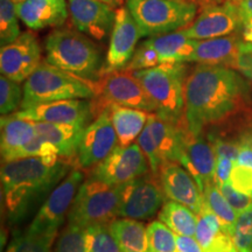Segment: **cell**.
<instances>
[{
  "instance_id": "cell-1",
  "label": "cell",
  "mask_w": 252,
  "mask_h": 252,
  "mask_svg": "<svg viewBox=\"0 0 252 252\" xmlns=\"http://www.w3.org/2000/svg\"><path fill=\"white\" fill-rule=\"evenodd\" d=\"M251 109V86L236 69L197 64L186 78L184 122L195 135L225 126Z\"/></svg>"
},
{
  "instance_id": "cell-2",
  "label": "cell",
  "mask_w": 252,
  "mask_h": 252,
  "mask_svg": "<svg viewBox=\"0 0 252 252\" xmlns=\"http://www.w3.org/2000/svg\"><path fill=\"white\" fill-rule=\"evenodd\" d=\"M76 160L60 156L30 157L2 161L1 197L6 220L17 225L36 214Z\"/></svg>"
},
{
  "instance_id": "cell-3",
  "label": "cell",
  "mask_w": 252,
  "mask_h": 252,
  "mask_svg": "<svg viewBox=\"0 0 252 252\" xmlns=\"http://www.w3.org/2000/svg\"><path fill=\"white\" fill-rule=\"evenodd\" d=\"M46 61L84 80L96 82L104 65L102 50L74 26H60L45 40Z\"/></svg>"
},
{
  "instance_id": "cell-4",
  "label": "cell",
  "mask_w": 252,
  "mask_h": 252,
  "mask_svg": "<svg viewBox=\"0 0 252 252\" xmlns=\"http://www.w3.org/2000/svg\"><path fill=\"white\" fill-rule=\"evenodd\" d=\"M94 82L62 70L42 60L33 74L24 82L20 110L56 100L93 99Z\"/></svg>"
},
{
  "instance_id": "cell-5",
  "label": "cell",
  "mask_w": 252,
  "mask_h": 252,
  "mask_svg": "<svg viewBox=\"0 0 252 252\" xmlns=\"http://www.w3.org/2000/svg\"><path fill=\"white\" fill-rule=\"evenodd\" d=\"M145 91L156 105V112L172 122L184 121L186 63L160 64L158 67L135 70Z\"/></svg>"
},
{
  "instance_id": "cell-6",
  "label": "cell",
  "mask_w": 252,
  "mask_h": 252,
  "mask_svg": "<svg viewBox=\"0 0 252 252\" xmlns=\"http://www.w3.org/2000/svg\"><path fill=\"white\" fill-rule=\"evenodd\" d=\"M127 7L143 37L182 31L198 14L197 5L184 0H126Z\"/></svg>"
},
{
  "instance_id": "cell-7",
  "label": "cell",
  "mask_w": 252,
  "mask_h": 252,
  "mask_svg": "<svg viewBox=\"0 0 252 252\" xmlns=\"http://www.w3.org/2000/svg\"><path fill=\"white\" fill-rule=\"evenodd\" d=\"M122 194L123 185L110 186L89 178L78 189L68 214V222L86 228L98 223H110L118 217Z\"/></svg>"
},
{
  "instance_id": "cell-8",
  "label": "cell",
  "mask_w": 252,
  "mask_h": 252,
  "mask_svg": "<svg viewBox=\"0 0 252 252\" xmlns=\"http://www.w3.org/2000/svg\"><path fill=\"white\" fill-rule=\"evenodd\" d=\"M91 102L94 118L111 105L156 112V105L139 78L133 70L126 68L104 74L94 82V97Z\"/></svg>"
},
{
  "instance_id": "cell-9",
  "label": "cell",
  "mask_w": 252,
  "mask_h": 252,
  "mask_svg": "<svg viewBox=\"0 0 252 252\" xmlns=\"http://www.w3.org/2000/svg\"><path fill=\"white\" fill-rule=\"evenodd\" d=\"M83 179L84 173L80 168H72L47 197L27 229L34 232L58 235L65 217H68Z\"/></svg>"
},
{
  "instance_id": "cell-10",
  "label": "cell",
  "mask_w": 252,
  "mask_h": 252,
  "mask_svg": "<svg viewBox=\"0 0 252 252\" xmlns=\"http://www.w3.org/2000/svg\"><path fill=\"white\" fill-rule=\"evenodd\" d=\"M166 198L159 178L149 173L123 185L118 217L150 220L161 209Z\"/></svg>"
},
{
  "instance_id": "cell-11",
  "label": "cell",
  "mask_w": 252,
  "mask_h": 252,
  "mask_svg": "<svg viewBox=\"0 0 252 252\" xmlns=\"http://www.w3.org/2000/svg\"><path fill=\"white\" fill-rule=\"evenodd\" d=\"M119 146L109 108L86 126L78 145L76 163L90 169L108 158Z\"/></svg>"
},
{
  "instance_id": "cell-12",
  "label": "cell",
  "mask_w": 252,
  "mask_h": 252,
  "mask_svg": "<svg viewBox=\"0 0 252 252\" xmlns=\"http://www.w3.org/2000/svg\"><path fill=\"white\" fill-rule=\"evenodd\" d=\"M151 173L149 160L137 143L118 146L104 161L94 167L90 178L110 186L125 185Z\"/></svg>"
},
{
  "instance_id": "cell-13",
  "label": "cell",
  "mask_w": 252,
  "mask_h": 252,
  "mask_svg": "<svg viewBox=\"0 0 252 252\" xmlns=\"http://www.w3.org/2000/svg\"><path fill=\"white\" fill-rule=\"evenodd\" d=\"M242 28L238 2L225 0L201 8L190 26L182 31L193 40H207L242 33Z\"/></svg>"
},
{
  "instance_id": "cell-14",
  "label": "cell",
  "mask_w": 252,
  "mask_h": 252,
  "mask_svg": "<svg viewBox=\"0 0 252 252\" xmlns=\"http://www.w3.org/2000/svg\"><path fill=\"white\" fill-rule=\"evenodd\" d=\"M141 37H143V34H141L140 28L127 7L122 6L117 8L102 75L122 70L127 67L138 47V41Z\"/></svg>"
},
{
  "instance_id": "cell-15",
  "label": "cell",
  "mask_w": 252,
  "mask_h": 252,
  "mask_svg": "<svg viewBox=\"0 0 252 252\" xmlns=\"http://www.w3.org/2000/svg\"><path fill=\"white\" fill-rule=\"evenodd\" d=\"M42 61L41 46L32 32H23L13 42L0 50L1 75L19 83L25 82Z\"/></svg>"
},
{
  "instance_id": "cell-16",
  "label": "cell",
  "mask_w": 252,
  "mask_h": 252,
  "mask_svg": "<svg viewBox=\"0 0 252 252\" xmlns=\"http://www.w3.org/2000/svg\"><path fill=\"white\" fill-rule=\"evenodd\" d=\"M71 24L81 33L98 42L110 39L117 8L99 0H68Z\"/></svg>"
},
{
  "instance_id": "cell-17",
  "label": "cell",
  "mask_w": 252,
  "mask_h": 252,
  "mask_svg": "<svg viewBox=\"0 0 252 252\" xmlns=\"http://www.w3.org/2000/svg\"><path fill=\"white\" fill-rule=\"evenodd\" d=\"M19 117L33 122L68 124L86 127L94 119L91 99L56 100L14 112Z\"/></svg>"
},
{
  "instance_id": "cell-18",
  "label": "cell",
  "mask_w": 252,
  "mask_h": 252,
  "mask_svg": "<svg viewBox=\"0 0 252 252\" xmlns=\"http://www.w3.org/2000/svg\"><path fill=\"white\" fill-rule=\"evenodd\" d=\"M217 157L206 135L186 133L180 163L193 175L201 191L214 182Z\"/></svg>"
},
{
  "instance_id": "cell-19",
  "label": "cell",
  "mask_w": 252,
  "mask_h": 252,
  "mask_svg": "<svg viewBox=\"0 0 252 252\" xmlns=\"http://www.w3.org/2000/svg\"><path fill=\"white\" fill-rule=\"evenodd\" d=\"M159 180L167 198L182 203L195 214L202 209L203 193L193 175L179 162H167L160 168Z\"/></svg>"
},
{
  "instance_id": "cell-20",
  "label": "cell",
  "mask_w": 252,
  "mask_h": 252,
  "mask_svg": "<svg viewBox=\"0 0 252 252\" xmlns=\"http://www.w3.org/2000/svg\"><path fill=\"white\" fill-rule=\"evenodd\" d=\"M146 125L152 134L161 167L167 162L180 163L187 133L185 122H172L157 112H151Z\"/></svg>"
},
{
  "instance_id": "cell-21",
  "label": "cell",
  "mask_w": 252,
  "mask_h": 252,
  "mask_svg": "<svg viewBox=\"0 0 252 252\" xmlns=\"http://www.w3.org/2000/svg\"><path fill=\"white\" fill-rule=\"evenodd\" d=\"M244 41L242 33L214 39L196 40L194 52L189 58L188 63L224 65L235 69Z\"/></svg>"
},
{
  "instance_id": "cell-22",
  "label": "cell",
  "mask_w": 252,
  "mask_h": 252,
  "mask_svg": "<svg viewBox=\"0 0 252 252\" xmlns=\"http://www.w3.org/2000/svg\"><path fill=\"white\" fill-rule=\"evenodd\" d=\"M15 5L20 20L33 31L60 27L69 17L65 0H20Z\"/></svg>"
},
{
  "instance_id": "cell-23",
  "label": "cell",
  "mask_w": 252,
  "mask_h": 252,
  "mask_svg": "<svg viewBox=\"0 0 252 252\" xmlns=\"http://www.w3.org/2000/svg\"><path fill=\"white\" fill-rule=\"evenodd\" d=\"M146 41L157 52L160 64L188 63L196 45V40L188 37L184 31L152 36Z\"/></svg>"
},
{
  "instance_id": "cell-24",
  "label": "cell",
  "mask_w": 252,
  "mask_h": 252,
  "mask_svg": "<svg viewBox=\"0 0 252 252\" xmlns=\"http://www.w3.org/2000/svg\"><path fill=\"white\" fill-rule=\"evenodd\" d=\"M84 127L68 124H52V123L35 122V131L39 137L59 150L60 157L76 160L78 145Z\"/></svg>"
},
{
  "instance_id": "cell-25",
  "label": "cell",
  "mask_w": 252,
  "mask_h": 252,
  "mask_svg": "<svg viewBox=\"0 0 252 252\" xmlns=\"http://www.w3.org/2000/svg\"><path fill=\"white\" fill-rule=\"evenodd\" d=\"M109 110L118 137L119 146H130L138 139L146 126L151 112L119 105L109 106Z\"/></svg>"
},
{
  "instance_id": "cell-26",
  "label": "cell",
  "mask_w": 252,
  "mask_h": 252,
  "mask_svg": "<svg viewBox=\"0 0 252 252\" xmlns=\"http://www.w3.org/2000/svg\"><path fill=\"white\" fill-rule=\"evenodd\" d=\"M0 149L1 158L27 145L35 137V122L19 117L15 113L1 116Z\"/></svg>"
},
{
  "instance_id": "cell-27",
  "label": "cell",
  "mask_w": 252,
  "mask_h": 252,
  "mask_svg": "<svg viewBox=\"0 0 252 252\" xmlns=\"http://www.w3.org/2000/svg\"><path fill=\"white\" fill-rule=\"evenodd\" d=\"M110 229L123 252H152L147 226L138 220L115 219L110 222Z\"/></svg>"
},
{
  "instance_id": "cell-28",
  "label": "cell",
  "mask_w": 252,
  "mask_h": 252,
  "mask_svg": "<svg viewBox=\"0 0 252 252\" xmlns=\"http://www.w3.org/2000/svg\"><path fill=\"white\" fill-rule=\"evenodd\" d=\"M159 220L172 229L176 235L195 236L197 224V214L182 203L175 201H167L159 214Z\"/></svg>"
},
{
  "instance_id": "cell-29",
  "label": "cell",
  "mask_w": 252,
  "mask_h": 252,
  "mask_svg": "<svg viewBox=\"0 0 252 252\" xmlns=\"http://www.w3.org/2000/svg\"><path fill=\"white\" fill-rule=\"evenodd\" d=\"M204 203L220 220L222 231L231 236L235 230L236 220L238 213L236 212L231 204L228 202L224 195L220 190V188L214 184H210L203 191Z\"/></svg>"
},
{
  "instance_id": "cell-30",
  "label": "cell",
  "mask_w": 252,
  "mask_h": 252,
  "mask_svg": "<svg viewBox=\"0 0 252 252\" xmlns=\"http://www.w3.org/2000/svg\"><path fill=\"white\" fill-rule=\"evenodd\" d=\"M58 235L34 232L26 229L17 234L5 252H53Z\"/></svg>"
},
{
  "instance_id": "cell-31",
  "label": "cell",
  "mask_w": 252,
  "mask_h": 252,
  "mask_svg": "<svg viewBox=\"0 0 252 252\" xmlns=\"http://www.w3.org/2000/svg\"><path fill=\"white\" fill-rule=\"evenodd\" d=\"M86 242L87 252H123L110 229V223L87 226Z\"/></svg>"
},
{
  "instance_id": "cell-32",
  "label": "cell",
  "mask_w": 252,
  "mask_h": 252,
  "mask_svg": "<svg viewBox=\"0 0 252 252\" xmlns=\"http://www.w3.org/2000/svg\"><path fill=\"white\" fill-rule=\"evenodd\" d=\"M86 226L68 222L58 236L53 252H87Z\"/></svg>"
},
{
  "instance_id": "cell-33",
  "label": "cell",
  "mask_w": 252,
  "mask_h": 252,
  "mask_svg": "<svg viewBox=\"0 0 252 252\" xmlns=\"http://www.w3.org/2000/svg\"><path fill=\"white\" fill-rule=\"evenodd\" d=\"M17 5L13 0H0V43L2 46L13 42L20 35Z\"/></svg>"
},
{
  "instance_id": "cell-34",
  "label": "cell",
  "mask_w": 252,
  "mask_h": 252,
  "mask_svg": "<svg viewBox=\"0 0 252 252\" xmlns=\"http://www.w3.org/2000/svg\"><path fill=\"white\" fill-rule=\"evenodd\" d=\"M150 247L152 252H179L176 234L161 220H153L147 225Z\"/></svg>"
},
{
  "instance_id": "cell-35",
  "label": "cell",
  "mask_w": 252,
  "mask_h": 252,
  "mask_svg": "<svg viewBox=\"0 0 252 252\" xmlns=\"http://www.w3.org/2000/svg\"><path fill=\"white\" fill-rule=\"evenodd\" d=\"M222 232L220 220L214 214L206 203H203L202 209L197 214V224L195 238L200 243L202 249L209 247L210 243Z\"/></svg>"
},
{
  "instance_id": "cell-36",
  "label": "cell",
  "mask_w": 252,
  "mask_h": 252,
  "mask_svg": "<svg viewBox=\"0 0 252 252\" xmlns=\"http://www.w3.org/2000/svg\"><path fill=\"white\" fill-rule=\"evenodd\" d=\"M24 97V88L17 81L1 75L0 77V113L1 116L17 112L21 106Z\"/></svg>"
},
{
  "instance_id": "cell-37",
  "label": "cell",
  "mask_w": 252,
  "mask_h": 252,
  "mask_svg": "<svg viewBox=\"0 0 252 252\" xmlns=\"http://www.w3.org/2000/svg\"><path fill=\"white\" fill-rule=\"evenodd\" d=\"M231 237L239 252H252V206L238 214Z\"/></svg>"
},
{
  "instance_id": "cell-38",
  "label": "cell",
  "mask_w": 252,
  "mask_h": 252,
  "mask_svg": "<svg viewBox=\"0 0 252 252\" xmlns=\"http://www.w3.org/2000/svg\"><path fill=\"white\" fill-rule=\"evenodd\" d=\"M45 156H60L59 150L56 149L53 144L47 141L39 135L35 134V137L32 139L27 145L21 147L14 152L7 154V156L1 158L2 161H11V160L21 159V158H30V157H45Z\"/></svg>"
},
{
  "instance_id": "cell-39",
  "label": "cell",
  "mask_w": 252,
  "mask_h": 252,
  "mask_svg": "<svg viewBox=\"0 0 252 252\" xmlns=\"http://www.w3.org/2000/svg\"><path fill=\"white\" fill-rule=\"evenodd\" d=\"M160 65V60L158 58L157 52L146 40L141 42L135 49L133 58L127 64L126 69L130 70H143V69H150Z\"/></svg>"
},
{
  "instance_id": "cell-40",
  "label": "cell",
  "mask_w": 252,
  "mask_h": 252,
  "mask_svg": "<svg viewBox=\"0 0 252 252\" xmlns=\"http://www.w3.org/2000/svg\"><path fill=\"white\" fill-rule=\"evenodd\" d=\"M229 184L236 190L252 196V167L235 162Z\"/></svg>"
},
{
  "instance_id": "cell-41",
  "label": "cell",
  "mask_w": 252,
  "mask_h": 252,
  "mask_svg": "<svg viewBox=\"0 0 252 252\" xmlns=\"http://www.w3.org/2000/svg\"><path fill=\"white\" fill-rule=\"evenodd\" d=\"M220 190L224 195L228 202L231 204V207L237 212L238 214L244 212L249 207L252 206V196L247 194L241 193V191L236 190L229 182L220 186Z\"/></svg>"
},
{
  "instance_id": "cell-42",
  "label": "cell",
  "mask_w": 252,
  "mask_h": 252,
  "mask_svg": "<svg viewBox=\"0 0 252 252\" xmlns=\"http://www.w3.org/2000/svg\"><path fill=\"white\" fill-rule=\"evenodd\" d=\"M235 69L252 82V42L244 41Z\"/></svg>"
},
{
  "instance_id": "cell-43",
  "label": "cell",
  "mask_w": 252,
  "mask_h": 252,
  "mask_svg": "<svg viewBox=\"0 0 252 252\" xmlns=\"http://www.w3.org/2000/svg\"><path fill=\"white\" fill-rule=\"evenodd\" d=\"M238 6L243 24L242 36L248 42H252V0H241Z\"/></svg>"
},
{
  "instance_id": "cell-44",
  "label": "cell",
  "mask_w": 252,
  "mask_h": 252,
  "mask_svg": "<svg viewBox=\"0 0 252 252\" xmlns=\"http://www.w3.org/2000/svg\"><path fill=\"white\" fill-rule=\"evenodd\" d=\"M235 161L224 157H217L215 174H214V184L217 187L229 182L230 174H231L232 168H234Z\"/></svg>"
},
{
  "instance_id": "cell-45",
  "label": "cell",
  "mask_w": 252,
  "mask_h": 252,
  "mask_svg": "<svg viewBox=\"0 0 252 252\" xmlns=\"http://www.w3.org/2000/svg\"><path fill=\"white\" fill-rule=\"evenodd\" d=\"M203 252H239L234 243V239L225 232H220L210 243L209 247L203 249Z\"/></svg>"
},
{
  "instance_id": "cell-46",
  "label": "cell",
  "mask_w": 252,
  "mask_h": 252,
  "mask_svg": "<svg viewBox=\"0 0 252 252\" xmlns=\"http://www.w3.org/2000/svg\"><path fill=\"white\" fill-rule=\"evenodd\" d=\"M176 245L179 252H203L195 236L176 235Z\"/></svg>"
},
{
  "instance_id": "cell-47",
  "label": "cell",
  "mask_w": 252,
  "mask_h": 252,
  "mask_svg": "<svg viewBox=\"0 0 252 252\" xmlns=\"http://www.w3.org/2000/svg\"><path fill=\"white\" fill-rule=\"evenodd\" d=\"M235 162L252 167V147H241L237 160Z\"/></svg>"
},
{
  "instance_id": "cell-48",
  "label": "cell",
  "mask_w": 252,
  "mask_h": 252,
  "mask_svg": "<svg viewBox=\"0 0 252 252\" xmlns=\"http://www.w3.org/2000/svg\"><path fill=\"white\" fill-rule=\"evenodd\" d=\"M184 1H188V2H193V4L197 5L198 7L203 8L206 6L209 5H214V4H220V2L225 1V0H184Z\"/></svg>"
},
{
  "instance_id": "cell-49",
  "label": "cell",
  "mask_w": 252,
  "mask_h": 252,
  "mask_svg": "<svg viewBox=\"0 0 252 252\" xmlns=\"http://www.w3.org/2000/svg\"><path fill=\"white\" fill-rule=\"evenodd\" d=\"M99 1L105 2V4L112 6V7H115V8H119V7H122L124 0H99Z\"/></svg>"
},
{
  "instance_id": "cell-50",
  "label": "cell",
  "mask_w": 252,
  "mask_h": 252,
  "mask_svg": "<svg viewBox=\"0 0 252 252\" xmlns=\"http://www.w3.org/2000/svg\"><path fill=\"white\" fill-rule=\"evenodd\" d=\"M229 1H234V2H239L241 0H229Z\"/></svg>"
}]
</instances>
